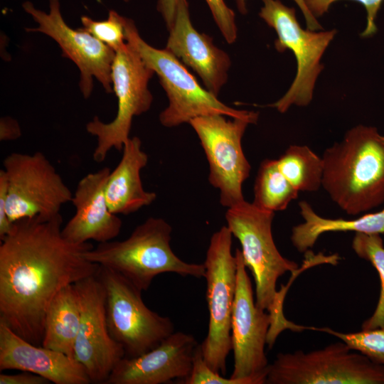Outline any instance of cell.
Here are the masks:
<instances>
[{
    "label": "cell",
    "instance_id": "10",
    "mask_svg": "<svg viewBox=\"0 0 384 384\" xmlns=\"http://www.w3.org/2000/svg\"><path fill=\"white\" fill-rule=\"evenodd\" d=\"M154 72L147 66L137 50L127 42L115 52L112 66L113 92L117 100L115 117L108 123L97 116L86 124L87 132L97 138L93 160L101 163L108 152L114 149L122 151L128 141L134 117L147 112L153 96L148 87Z\"/></svg>",
    "mask_w": 384,
    "mask_h": 384
},
{
    "label": "cell",
    "instance_id": "37",
    "mask_svg": "<svg viewBox=\"0 0 384 384\" xmlns=\"http://www.w3.org/2000/svg\"><path fill=\"white\" fill-rule=\"evenodd\" d=\"M122 1H124L126 2V3H127V2L129 1V0H122Z\"/></svg>",
    "mask_w": 384,
    "mask_h": 384
},
{
    "label": "cell",
    "instance_id": "28",
    "mask_svg": "<svg viewBox=\"0 0 384 384\" xmlns=\"http://www.w3.org/2000/svg\"><path fill=\"white\" fill-rule=\"evenodd\" d=\"M183 381L186 384H242L240 380L227 378L213 370L205 361L199 343L194 352L191 372Z\"/></svg>",
    "mask_w": 384,
    "mask_h": 384
},
{
    "label": "cell",
    "instance_id": "11",
    "mask_svg": "<svg viewBox=\"0 0 384 384\" xmlns=\"http://www.w3.org/2000/svg\"><path fill=\"white\" fill-rule=\"evenodd\" d=\"M259 114L227 119L223 114L198 117L190 121L199 138L208 165V181L220 191V203L230 208L245 201L242 185L251 166L242 139L247 127L255 124Z\"/></svg>",
    "mask_w": 384,
    "mask_h": 384
},
{
    "label": "cell",
    "instance_id": "24",
    "mask_svg": "<svg viewBox=\"0 0 384 384\" xmlns=\"http://www.w3.org/2000/svg\"><path fill=\"white\" fill-rule=\"evenodd\" d=\"M298 193L280 171L277 159L262 161L254 185L252 203L256 207L272 212L284 210Z\"/></svg>",
    "mask_w": 384,
    "mask_h": 384
},
{
    "label": "cell",
    "instance_id": "15",
    "mask_svg": "<svg viewBox=\"0 0 384 384\" xmlns=\"http://www.w3.org/2000/svg\"><path fill=\"white\" fill-rule=\"evenodd\" d=\"M74 284L81 311L74 358L85 367L91 383L105 384L125 352L109 331L105 289L97 274Z\"/></svg>",
    "mask_w": 384,
    "mask_h": 384
},
{
    "label": "cell",
    "instance_id": "14",
    "mask_svg": "<svg viewBox=\"0 0 384 384\" xmlns=\"http://www.w3.org/2000/svg\"><path fill=\"white\" fill-rule=\"evenodd\" d=\"M49 11L36 9L26 1L23 9L38 24L27 32H39L53 39L62 50V55L72 60L80 73L79 86L83 97L88 98L93 89V78L100 82L107 93L113 92L112 66L115 52L85 29H73L65 21L60 0H48Z\"/></svg>",
    "mask_w": 384,
    "mask_h": 384
},
{
    "label": "cell",
    "instance_id": "4",
    "mask_svg": "<svg viewBox=\"0 0 384 384\" xmlns=\"http://www.w3.org/2000/svg\"><path fill=\"white\" fill-rule=\"evenodd\" d=\"M127 41L145 64L156 73L168 97V106L159 114L161 124L174 127L194 118L223 114L231 118L247 117L254 112L238 110L223 103L203 87L171 53L148 44L139 35L133 20L128 18Z\"/></svg>",
    "mask_w": 384,
    "mask_h": 384
},
{
    "label": "cell",
    "instance_id": "5",
    "mask_svg": "<svg viewBox=\"0 0 384 384\" xmlns=\"http://www.w3.org/2000/svg\"><path fill=\"white\" fill-rule=\"evenodd\" d=\"M265 383L384 384V366L341 341L309 352L278 353Z\"/></svg>",
    "mask_w": 384,
    "mask_h": 384
},
{
    "label": "cell",
    "instance_id": "34",
    "mask_svg": "<svg viewBox=\"0 0 384 384\" xmlns=\"http://www.w3.org/2000/svg\"><path fill=\"white\" fill-rule=\"evenodd\" d=\"M21 136V129L18 122L10 117H4L0 120V140L13 141Z\"/></svg>",
    "mask_w": 384,
    "mask_h": 384
},
{
    "label": "cell",
    "instance_id": "6",
    "mask_svg": "<svg viewBox=\"0 0 384 384\" xmlns=\"http://www.w3.org/2000/svg\"><path fill=\"white\" fill-rule=\"evenodd\" d=\"M274 212L260 209L245 200L228 208L225 213L226 226L239 240L244 262L253 276L256 305L267 311L278 296V279L298 270V264L283 257L274 243Z\"/></svg>",
    "mask_w": 384,
    "mask_h": 384
},
{
    "label": "cell",
    "instance_id": "29",
    "mask_svg": "<svg viewBox=\"0 0 384 384\" xmlns=\"http://www.w3.org/2000/svg\"><path fill=\"white\" fill-rule=\"evenodd\" d=\"M338 0H309V9L311 13L316 17H319L325 14L330 6ZM363 6L367 14L366 26L361 33L362 37H369L377 31L375 24L376 16L383 0H353Z\"/></svg>",
    "mask_w": 384,
    "mask_h": 384
},
{
    "label": "cell",
    "instance_id": "36",
    "mask_svg": "<svg viewBox=\"0 0 384 384\" xmlns=\"http://www.w3.org/2000/svg\"><path fill=\"white\" fill-rule=\"evenodd\" d=\"M380 139L384 143V136L380 135Z\"/></svg>",
    "mask_w": 384,
    "mask_h": 384
},
{
    "label": "cell",
    "instance_id": "25",
    "mask_svg": "<svg viewBox=\"0 0 384 384\" xmlns=\"http://www.w3.org/2000/svg\"><path fill=\"white\" fill-rule=\"evenodd\" d=\"M352 248L361 258L370 262L377 270L380 289L378 304L373 315L362 324L363 330L384 329V246L380 234L356 233Z\"/></svg>",
    "mask_w": 384,
    "mask_h": 384
},
{
    "label": "cell",
    "instance_id": "35",
    "mask_svg": "<svg viewBox=\"0 0 384 384\" xmlns=\"http://www.w3.org/2000/svg\"><path fill=\"white\" fill-rule=\"evenodd\" d=\"M180 1L181 0H158L157 10L161 15L168 31L174 24Z\"/></svg>",
    "mask_w": 384,
    "mask_h": 384
},
{
    "label": "cell",
    "instance_id": "31",
    "mask_svg": "<svg viewBox=\"0 0 384 384\" xmlns=\"http://www.w3.org/2000/svg\"><path fill=\"white\" fill-rule=\"evenodd\" d=\"M8 185L6 173L4 169L0 170V240L9 235L14 223L9 220L6 210V201Z\"/></svg>",
    "mask_w": 384,
    "mask_h": 384
},
{
    "label": "cell",
    "instance_id": "16",
    "mask_svg": "<svg viewBox=\"0 0 384 384\" xmlns=\"http://www.w3.org/2000/svg\"><path fill=\"white\" fill-rule=\"evenodd\" d=\"M198 345L193 335L174 331L148 352L124 357L105 384H164L176 379L183 380L191 372Z\"/></svg>",
    "mask_w": 384,
    "mask_h": 384
},
{
    "label": "cell",
    "instance_id": "7",
    "mask_svg": "<svg viewBox=\"0 0 384 384\" xmlns=\"http://www.w3.org/2000/svg\"><path fill=\"white\" fill-rule=\"evenodd\" d=\"M233 235L227 226L213 234L203 263L206 269L208 333L200 344L203 356L215 372L224 375L232 351L231 323L236 287L237 262Z\"/></svg>",
    "mask_w": 384,
    "mask_h": 384
},
{
    "label": "cell",
    "instance_id": "12",
    "mask_svg": "<svg viewBox=\"0 0 384 384\" xmlns=\"http://www.w3.org/2000/svg\"><path fill=\"white\" fill-rule=\"evenodd\" d=\"M8 185L7 215L11 222L23 218L48 220L60 214L73 193L46 156L13 152L3 161Z\"/></svg>",
    "mask_w": 384,
    "mask_h": 384
},
{
    "label": "cell",
    "instance_id": "30",
    "mask_svg": "<svg viewBox=\"0 0 384 384\" xmlns=\"http://www.w3.org/2000/svg\"><path fill=\"white\" fill-rule=\"evenodd\" d=\"M210 10L214 21L228 44L233 43L238 37L235 14L224 0H205Z\"/></svg>",
    "mask_w": 384,
    "mask_h": 384
},
{
    "label": "cell",
    "instance_id": "33",
    "mask_svg": "<svg viewBox=\"0 0 384 384\" xmlns=\"http://www.w3.org/2000/svg\"><path fill=\"white\" fill-rule=\"evenodd\" d=\"M50 382L38 374L23 371L18 374H0V384H48Z\"/></svg>",
    "mask_w": 384,
    "mask_h": 384
},
{
    "label": "cell",
    "instance_id": "19",
    "mask_svg": "<svg viewBox=\"0 0 384 384\" xmlns=\"http://www.w3.org/2000/svg\"><path fill=\"white\" fill-rule=\"evenodd\" d=\"M4 370L33 373L55 384L91 383L75 358L28 342L0 319V370Z\"/></svg>",
    "mask_w": 384,
    "mask_h": 384
},
{
    "label": "cell",
    "instance_id": "2",
    "mask_svg": "<svg viewBox=\"0 0 384 384\" xmlns=\"http://www.w3.org/2000/svg\"><path fill=\"white\" fill-rule=\"evenodd\" d=\"M321 159V186L342 210L356 215L384 203V143L375 127L351 128Z\"/></svg>",
    "mask_w": 384,
    "mask_h": 384
},
{
    "label": "cell",
    "instance_id": "23",
    "mask_svg": "<svg viewBox=\"0 0 384 384\" xmlns=\"http://www.w3.org/2000/svg\"><path fill=\"white\" fill-rule=\"evenodd\" d=\"M277 162L280 171L299 192H315L321 186L322 159L307 146H289Z\"/></svg>",
    "mask_w": 384,
    "mask_h": 384
},
{
    "label": "cell",
    "instance_id": "22",
    "mask_svg": "<svg viewBox=\"0 0 384 384\" xmlns=\"http://www.w3.org/2000/svg\"><path fill=\"white\" fill-rule=\"evenodd\" d=\"M81 319L75 284L62 289L47 310L41 346L74 358V346Z\"/></svg>",
    "mask_w": 384,
    "mask_h": 384
},
{
    "label": "cell",
    "instance_id": "20",
    "mask_svg": "<svg viewBox=\"0 0 384 384\" xmlns=\"http://www.w3.org/2000/svg\"><path fill=\"white\" fill-rule=\"evenodd\" d=\"M120 161L110 171L105 185V198L110 211L124 215L151 204L156 198L154 192L144 189L141 171L148 162L137 137L129 138L122 150Z\"/></svg>",
    "mask_w": 384,
    "mask_h": 384
},
{
    "label": "cell",
    "instance_id": "3",
    "mask_svg": "<svg viewBox=\"0 0 384 384\" xmlns=\"http://www.w3.org/2000/svg\"><path fill=\"white\" fill-rule=\"evenodd\" d=\"M171 232V226L164 219L151 217L137 225L127 239L98 243L87 250L85 257L120 274L141 291H146L154 277L163 273L204 277L203 264L186 262L173 252Z\"/></svg>",
    "mask_w": 384,
    "mask_h": 384
},
{
    "label": "cell",
    "instance_id": "32",
    "mask_svg": "<svg viewBox=\"0 0 384 384\" xmlns=\"http://www.w3.org/2000/svg\"><path fill=\"white\" fill-rule=\"evenodd\" d=\"M302 11L305 18L307 28L312 31H319L322 29V26L317 21V18L311 13L309 9L308 4L309 0H294ZM238 11L242 14H246L247 12L246 2L247 0H235Z\"/></svg>",
    "mask_w": 384,
    "mask_h": 384
},
{
    "label": "cell",
    "instance_id": "18",
    "mask_svg": "<svg viewBox=\"0 0 384 384\" xmlns=\"http://www.w3.org/2000/svg\"><path fill=\"white\" fill-rule=\"evenodd\" d=\"M110 171L104 167L87 174L78 182L71 201L75 214L61 231L68 241L81 244L92 240L101 243L119 234L122 221L110 211L105 198Z\"/></svg>",
    "mask_w": 384,
    "mask_h": 384
},
{
    "label": "cell",
    "instance_id": "8",
    "mask_svg": "<svg viewBox=\"0 0 384 384\" xmlns=\"http://www.w3.org/2000/svg\"><path fill=\"white\" fill-rule=\"evenodd\" d=\"M262 1L263 6L259 16L275 31L276 50L280 53L287 49L291 50L297 61V73L289 88L279 100L270 105L284 113L293 105L304 107L311 101L316 80L324 69L321 58L336 31L304 29L297 21L294 8L287 6L279 0Z\"/></svg>",
    "mask_w": 384,
    "mask_h": 384
},
{
    "label": "cell",
    "instance_id": "21",
    "mask_svg": "<svg viewBox=\"0 0 384 384\" xmlns=\"http://www.w3.org/2000/svg\"><path fill=\"white\" fill-rule=\"evenodd\" d=\"M299 206L304 222L293 227L291 241L299 252H306L313 247L321 235L328 232L384 233V208L356 219L346 220L323 218L306 201L299 202Z\"/></svg>",
    "mask_w": 384,
    "mask_h": 384
},
{
    "label": "cell",
    "instance_id": "27",
    "mask_svg": "<svg viewBox=\"0 0 384 384\" xmlns=\"http://www.w3.org/2000/svg\"><path fill=\"white\" fill-rule=\"evenodd\" d=\"M314 330L331 334L345 343L351 349L357 351L375 363L384 366V329L363 330L356 333H342L328 327L316 328Z\"/></svg>",
    "mask_w": 384,
    "mask_h": 384
},
{
    "label": "cell",
    "instance_id": "1",
    "mask_svg": "<svg viewBox=\"0 0 384 384\" xmlns=\"http://www.w3.org/2000/svg\"><path fill=\"white\" fill-rule=\"evenodd\" d=\"M62 223L61 214L21 219L1 240L0 319L36 346H41L46 314L57 294L100 268L85 257L94 246L66 240Z\"/></svg>",
    "mask_w": 384,
    "mask_h": 384
},
{
    "label": "cell",
    "instance_id": "26",
    "mask_svg": "<svg viewBox=\"0 0 384 384\" xmlns=\"http://www.w3.org/2000/svg\"><path fill=\"white\" fill-rule=\"evenodd\" d=\"M80 20L84 29L114 52L126 46L128 18L116 11L110 9L107 18L102 21L87 16H81Z\"/></svg>",
    "mask_w": 384,
    "mask_h": 384
},
{
    "label": "cell",
    "instance_id": "9",
    "mask_svg": "<svg viewBox=\"0 0 384 384\" xmlns=\"http://www.w3.org/2000/svg\"><path fill=\"white\" fill-rule=\"evenodd\" d=\"M97 276L105 289L109 331L122 346L124 357L148 352L175 331L170 318L148 308L142 291L124 277L102 266Z\"/></svg>",
    "mask_w": 384,
    "mask_h": 384
},
{
    "label": "cell",
    "instance_id": "13",
    "mask_svg": "<svg viewBox=\"0 0 384 384\" xmlns=\"http://www.w3.org/2000/svg\"><path fill=\"white\" fill-rule=\"evenodd\" d=\"M235 256L236 287L231 323L234 368L230 378L242 384H264L270 366L265 348L270 316L256 305L251 279L239 248Z\"/></svg>",
    "mask_w": 384,
    "mask_h": 384
},
{
    "label": "cell",
    "instance_id": "17",
    "mask_svg": "<svg viewBox=\"0 0 384 384\" xmlns=\"http://www.w3.org/2000/svg\"><path fill=\"white\" fill-rule=\"evenodd\" d=\"M188 8L187 0H181L165 48L195 71L205 88L218 97L227 82L231 60L213 38L194 28Z\"/></svg>",
    "mask_w": 384,
    "mask_h": 384
}]
</instances>
